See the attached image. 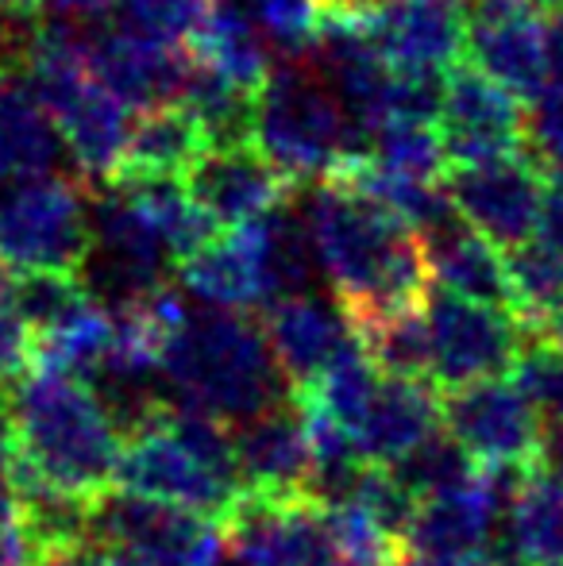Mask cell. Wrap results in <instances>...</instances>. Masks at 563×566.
Returning <instances> with one entry per match:
<instances>
[{
    "label": "cell",
    "instance_id": "6da1fadb",
    "mask_svg": "<svg viewBox=\"0 0 563 566\" xmlns=\"http://www.w3.org/2000/svg\"><path fill=\"white\" fill-rule=\"evenodd\" d=\"M12 485L93 505L116 485L124 436L85 378L31 366L4 389Z\"/></svg>",
    "mask_w": 563,
    "mask_h": 566
},
{
    "label": "cell",
    "instance_id": "7a4b0ae2",
    "mask_svg": "<svg viewBox=\"0 0 563 566\" xmlns=\"http://www.w3.org/2000/svg\"><path fill=\"white\" fill-rule=\"evenodd\" d=\"M316 266L352 324H371L421 301L428 266L421 235L344 178L313 181L301 205Z\"/></svg>",
    "mask_w": 563,
    "mask_h": 566
},
{
    "label": "cell",
    "instance_id": "3957f363",
    "mask_svg": "<svg viewBox=\"0 0 563 566\" xmlns=\"http://www.w3.org/2000/svg\"><path fill=\"white\" fill-rule=\"evenodd\" d=\"M158 370L170 405L232 428L293 397L274 363L263 324L240 308L189 301L158 343Z\"/></svg>",
    "mask_w": 563,
    "mask_h": 566
},
{
    "label": "cell",
    "instance_id": "277c9868",
    "mask_svg": "<svg viewBox=\"0 0 563 566\" xmlns=\"http://www.w3.org/2000/svg\"><path fill=\"white\" fill-rule=\"evenodd\" d=\"M251 143L293 186L336 178L367 150V135L352 124L344 105L301 54L279 59L256 85Z\"/></svg>",
    "mask_w": 563,
    "mask_h": 566
},
{
    "label": "cell",
    "instance_id": "5b68a950",
    "mask_svg": "<svg viewBox=\"0 0 563 566\" xmlns=\"http://www.w3.org/2000/svg\"><path fill=\"white\" fill-rule=\"evenodd\" d=\"M116 485L217 521L243 493L228 428L178 405L124 432Z\"/></svg>",
    "mask_w": 563,
    "mask_h": 566
},
{
    "label": "cell",
    "instance_id": "8992f818",
    "mask_svg": "<svg viewBox=\"0 0 563 566\" xmlns=\"http://www.w3.org/2000/svg\"><path fill=\"white\" fill-rule=\"evenodd\" d=\"M90 247V197L77 174L35 170L0 178V270L77 274Z\"/></svg>",
    "mask_w": 563,
    "mask_h": 566
},
{
    "label": "cell",
    "instance_id": "52a82bcc",
    "mask_svg": "<svg viewBox=\"0 0 563 566\" xmlns=\"http://www.w3.org/2000/svg\"><path fill=\"white\" fill-rule=\"evenodd\" d=\"M421 321L428 339V381L440 394L467 381L510 374L529 328L510 308L459 297L428 282L421 293Z\"/></svg>",
    "mask_w": 563,
    "mask_h": 566
},
{
    "label": "cell",
    "instance_id": "ba28073f",
    "mask_svg": "<svg viewBox=\"0 0 563 566\" xmlns=\"http://www.w3.org/2000/svg\"><path fill=\"white\" fill-rule=\"evenodd\" d=\"M85 532L128 552L139 566H228L217 516L113 485L90 505Z\"/></svg>",
    "mask_w": 563,
    "mask_h": 566
},
{
    "label": "cell",
    "instance_id": "9c48e42d",
    "mask_svg": "<svg viewBox=\"0 0 563 566\" xmlns=\"http://www.w3.org/2000/svg\"><path fill=\"white\" fill-rule=\"evenodd\" d=\"M228 566H367L352 563L332 536L329 513L313 497L240 493L220 516Z\"/></svg>",
    "mask_w": 563,
    "mask_h": 566
},
{
    "label": "cell",
    "instance_id": "30bf717a",
    "mask_svg": "<svg viewBox=\"0 0 563 566\" xmlns=\"http://www.w3.org/2000/svg\"><path fill=\"white\" fill-rule=\"evenodd\" d=\"M440 428L479 467L510 470V474L541 467L544 424L510 374L467 381L440 394Z\"/></svg>",
    "mask_w": 563,
    "mask_h": 566
},
{
    "label": "cell",
    "instance_id": "8fae6325",
    "mask_svg": "<svg viewBox=\"0 0 563 566\" xmlns=\"http://www.w3.org/2000/svg\"><path fill=\"white\" fill-rule=\"evenodd\" d=\"M451 209L494 247H518L536 235L549 178L521 150L482 163H456L440 178Z\"/></svg>",
    "mask_w": 563,
    "mask_h": 566
},
{
    "label": "cell",
    "instance_id": "7c38bea8",
    "mask_svg": "<svg viewBox=\"0 0 563 566\" xmlns=\"http://www.w3.org/2000/svg\"><path fill=\"white\" fill-rule=\"evenodd\" d=\"M459 12L467 62L518 101L533 97L549 70V20L533 0H459Z\"/></svg>",
    "mask_w": 563,
    "mask_h": 566
},
{
    "label": "cell",
    "instance_id": "4fadbf2b",
    "mask_svg": "<svg viewBox=\"0 0 563 566\" xmlns=\"http://www.w3.org/2000/svg\"><path fill=\"white\" fill-rule=\"evenodd\" d=\"M436 135L448 166L513 155L525 147V101H518L471 62L467 66L456 62L444 74Z\"/></svg>",
    "mask_w": 563,
    "mask_h": 566
},
{
    "label": "cell",
    "instance_id": "5bb4252c",
    "mask_svg": "<svg viewBox=\"0 0 563 566\" xmlns=\"http://www.w3.org/2000/svg\"><path fill=\"white\" fill-rule=\"evenodd\" d=\"M181 181L217 228H243L293 197V181L251 139L209 143L186 166Z\"/></svg>",
    "mask_w": 563,
    "mask_h": 566
},
{
    "label": "cell",
    "instance_id": "9a60e30c",
    "mask_svg": "<svg viewBox=\"0 0 563 566\" xmlns=\"http://www.w3.org/2000/svg\"><path fill=\"white\" fill-rule=\"evenodd\" d=\"M232 436V459L243 493L259 497H301L313 470L305 412L298 397L271 405L256 417L228 428Z\"/></svg>",
    "mask_w": 563,
    "mask_h": 566
},
{
    "label": "cell",
    "instance_id": "2e32d148",
    "mask_svg": "<svg viewBox=\"0 0 563 566\" xmlns=\"http://www.w3.org/2000/svg\"><path fill=\"white\" fill-rule=\"evenodd\" d=\"M82 59L116 101H124L132 113H147L158 105H178L194 54L189 46H158L101 23L82 39Z\"/></svg>",
    "mask_w": 563,
    "mask_h": 566
},
{
    "label": "cell",
    "instance_id": "e0dca14e",
    "mask_svg": "<svg viewBox=\"0 0 563 566\" xmlns=\"http://www.w3.org/2000/svg\"><path fill=\"white\" fill-rule=\"evenodd\" d=\"M263 336L271 343L274 363L282 366L290 389H309L316 374L347 347L355 343V324L344 313L336 297H324L316 290L290 293L267 305L263 313Z\"/></svg>",
    "mask_w": 563,
    "mask_h": 566
},
{
    "label": "cell",
    "instance_id": "ac0fdd59",
    "mask_svg": "<svg viewBox=\"0 0 563 566\" xmlns=\"http://www.w3.org/2000/svg\"><path fill=\"white\" fill-rule=\"evenodd\" d=\"M367 35L390 70L444 74L463 54L459 0H371L363 8Z\"/></svg>",
    "mask_w": 563,
    "mask_h": 566
},
{
    "label": "cell",
    "instance_id": "d6986e66",
    "mask_svg": "<svg viewBox=\"0 0 563 566\" xmlns=\"http://www.w3.org/2000/svg\"><path fill=\"white\" fill-rule=\"evenodd\" d=\"M436 428H440V389L432 381L378 374L344 432L367 462L390 467Z\"/></svg>",
    "mask_w": 563,
    "mask_h": 566
},
{
    "label": "cell",
    "instance_id": "ffe728a7",
    "mask_svg": "<svg viewBox=\"0 0 563 566\" xmlns=\"http://www.w3.org/2000/svg\"><path fill=\"white\" fill-rule=\"evenodd\" d=\"M494 559L513 566L563 563V482L552 470L529 467L513 478L498 521Z\"/></svg>",
    "mask_w": 563,
    "mask_h": 566
},
{
    "label": "cell",
    "instance_id": "44dd1931",
    "mask_svg": "<svg viewBox=\"0 0 563 566\" xmlns=\"http://www.w3.org/2000/svg\"><path fill=\"white\" fill-rule=\"evenodd\" d=\"M421 251L432 285L513 313V290L510 274H505L502 247H494L487 235H479L456 212H448L444 220H436L432 228L421 231Z\"/></svg>",
    "mask_w": 563,
    "mask_h": 566
},
{
    "label": "cell",
    "instance_id": "7402d4cb",
    "mask_svg": "<svg viewBox=\"0 0 563 566\" xmlns=\"http://www.w3.org/2000/svg\"><path fill=\"white\" fill-rule=\"evenodd\" d=\"M243 235H248L251 259H256L259 270V285H263V308L279 297H290V293L316 290L321 266H316L313 231H309L301 205H293L285 197L279 209L243 224Z\"/></svg>",
    "mask_w": 563,
    "mask_h": 566
},
{
    "label": "cell",
    "instance_id": "603a6c76",
    "mask_svg": "<svg viewBox=\"0 0 563 566\" xmlns=\"http://www.w3.org/2000/svg\"><path fill=\"white\" fill-rule=\"evenodd\" d=\"M181 270V290L189 301L217 308H263V285H259V270L251 259V247L243 228H220L205 239L197 251H189L178 262Z\"/></svg>",
    "mask_w": 563,
    "mask_h": 566
},
{
    "label": "cell",
    "instance_id": "cb8c5ba5",
    "mask_svg": "<svg viewBox=\"0 0 563 566\" xmlns=\"http://www.w3.org/2000/svg\"><path fill=\"white\" fill-rule=\"evenodd\" d=\"M251 101H256V90L232 82L225 70L197 59V54L189 59V74L186 85H181L178 105L197 119V127H201L209 143L251 139Z\"/></svg>",
    "mask_w": 563,
    "mask_h": 566
},
{
    "label": "cell",
    "instance_id": "d4e9b609",
    "mask_svg": "<svg viewBox=\"0 0 563 566\" xmlns=\"http://www.w3.org/2000/svg\"><path fill=\"white\" fill-rule=\"evenodd\" d=\"M209 147L197 119L181 105H158L136 113L124 150L121 170H155V174H186L201 150Z\"/></svg>",
    "mask_w": 563,
    "mask_h": 566
},
{
    "label": "cell",
    "instance_id": "484cf974",
    "mask_svg": "<svg viewBox=\"0 0 563 566\" xmlns=\"http://www.w3.org/2000/svg\"><path fill=\"white\" fill-rule=\"evenodd\" d=\"M359 163L414 181H440L448 170L436 124H421V119H383L378 127H371Z\"/></svg>",
    "mask_w": 563,
    "mask_h": 566
},
{
    "label": "cell",
    "instance_id": "4316f807",
    "mask_svg": "<svg viewBox=\"0 0 563 566\" xmlns=\"http://www.w3.org/2000/svg\"><path fill=\"white\" fill-rule=\"evenodd\" d=\"M505 274H510V290H513V313L533 332L549 316V308L556 305L563 290V254L533 235L525 243L510 247Z\"/></svg>",
    "mask_w": 563,
    "mask_h": 566
},
{
    "label": "cell",
    "instance_id": "83f0119b",
    "mask_svg": "<svg viewBox=\"0 0 563 566\" xmlns=\"http://www.w3.org/2000/svg\"><path fill=\"white\" fill-rule=\"evenodd\" d=\"M355 332H359V343L371 355V363L383 374L428 381V339L421 321V301L409 308H398L390 316H378L371 324H359Z\"/></svg>",
    "mask_w": 563,
    "mask_h": 566
},
{
    "label": "cell",
    "instance_id": "f1b7e54d",
    "mask_svg": "<svg viewBox=\"0 0 563 566\" xmlns=\"http://www.w3.org/2000/svg\"><path fill=\"white\" fill-rule=\"evenodd\" d=\"M479 462L471 459L456 440H451L444 428H436L432 436H425L417 448H409L398 462H390V474L402 482V490L414 501L428 497V493H440L448 485L463 482Z\"/></svg>",
    "mask_w": 563,
    "mask_h": 566
},
{
    "label": "cell",
    "instance_id": "f546056e",
    "mask_svg": "<svg viewBox=\"0 0 563 566\" xmlns=\"http://www.w3.org/2000/svg\"><path fill=\"white\" fill-rule=\"evenodd\" d=\"M510 378L533 405L536 420L552 428H563V343L536 336L521 343L518 358L510 366Z\"/></svg>",
    "mask_w": 563,
    "mask_h": 566
},
{
    "label": "cell",
    "instance_id": "4dcf8cb0",
    "mask_svg": "<svg viewBox=\"0 0 563 566\" xmlns=\"http://www.w3.org/2000/svg\"><path fill=\"white\" fill-rule=\"evenodd\" d=\"M217 4L232 8L240 20H248L274 46L279 59L305 51L324 8L321 0H217Z\"/></svg>",
    "mask_w": 563,
    "mask_h": 566
},
{
    "label": "cell",
    "instance_id": "1f68e13d",
    "mask_svg": "<svg viewBox=\"0 0 563 566\" xmlns=\"http://www.w3.org/2000/svg\"><path fill=\"white\" fill-rule=\"evenodd\" d=\"M35 363V336L15 297L12 274L0 270V386H12Z\"/></svg>",
    "mask_w": 563,
    "mask_h": 566
},
{
    "label": "cell",
    "instance_id": "d6a6232c",
    "mask_svg": "<svg viewBox=\"0 0 563 566\" xmlns=\"http://www.w3.org/2000/svg\"><path fill=\"white\" fill-rule=\"evenodd\" d=\"M108 4H113V0H39L35 12L43 15V20H39L43 28L62 31V35L82 43L93 28L105 23Z\"/></svg>",
    "mask_w": 563,
    "mask_h": 566
},
{
    "label": "cell",
    "instance_id": "836d02e7",
    "mask_svg": "<svg viewBox=\"0 0 563 566\" xmlns=\"http://www.w3.org/2000/svg\"><path fill=\"white\" fill-rule=\"evenodd\" d=\"M39 555L43 547H39L31 524L23 521V509L4 516L0 521V566H39Z\"/></svg>",
    "mask_w": 563,
    "mask_h": 566
},
{
    "label": "cell",
    "instance_id": "e575fe53",
    "mask_svg": "<svg viewBox=\"0 0 563 566\" xmlns=\"http://www.w3.org/2000/svg\"><path fill=\"white\" fill-rule=\"evenodd\" d=\"M390 566H494V555H444V552H414L398 547Z\"/></svg>",
    "mask_w": 563,
    "mask_h": 566
},
{
    "label": "cell",
    "instance_id": "d590c367",
    "mask_svg": "<svg viewBox=\"0 0 563 566\" xmlns=\"http://www.w3.org/2000/svg\"><path fill=\"white\" fill-rule=\"evenodd\" d=\"M541 467L563 482V428H552V436H544V451H541Z\"/></svg>",
    "mask_w": 563,
    "mask_h": 566
},
{
    "label": "cell",
    "instance_id": "8d00e7d4",
    "mask_svg": "<svg viewBox=\"0 0 563 566\" xmlns=\"http://www.w3.org/2000/svg\"><path fill=\"white\" fill-rule=\"evenodd\" d=\"M536 336H549V339H560L563 343V290H560V297H556V305L549 308V316H544L541 324H536Z\"/></svg>",
    "mask_w": 563,
    "mask_h": 566
},
{
    "label": "cell",
    "instance_id": "74e56055",
    "mask_svg": "<svg viewBox=\"0 0 563 566\" xmlns=\"http://www.w3.org/2000/svg\"><path fill=\"white\" fill-rule=\"evenodd\" d=\"M39 0H0V12H12V15H31L35 12Z\"/></svg>",
    "mask_w": 563,
    "mask_h": 566
},
{
    "label": "cell",
    "instance_id": "f35d334b",
    "mask_svg": "<svg viewBox=\"0 0 563 566\" xmlns=\"http://www.w3.org/2000/svg\"><path fill=\"white\" fill-rule=\"evenodd\" d=\"M533 8L541 15H552V12H560V8H563V0H533Z\"/></svg>",
    "mask_w": 563,
    "mask_h": 566
},
{
    "label": "cell",
    "instance_id": "ab89813d",
    "mask_svg": "<svg viewBox=\"0 0 563 566\" xmlns=\"http://www.w3.org/2000/svg\"><path fill=\"white\" fill-rule=\"evenodd\" d=\"M321 4H347V8H363V4H371V0H321Z\"/></svg>",
    "mask_w": 563,
    "mask_h": 566
},
{
    "label": "cell",
    "instance_id": "60d3db41",
    "mask_svg": "<svg viewBox=\"0 0 563 566\" xmlns=\"http://www.w3.org/2000/svg\"><path fill=\"white\" fill-rule=\"evenodd\" d=\"M502 566H513V563H502Z\"/></svg>",
    "mask_w": 563,
    "mask_h": 566
},
{
    "label": "cell",
    "instance_id": "b9f144b4",
    "mask_svg": "<svg viewBox=\"0 0 563 566\" xmlns=\"http://www.w3.org/2000/svg\"><path fill=\"white\" fill-rule=\"evenodd\" d=\"M560 566H563V563H560Z\"/></svg>",
    "mask_w": 563,
    "mask_h": 566
}]
</instances>
